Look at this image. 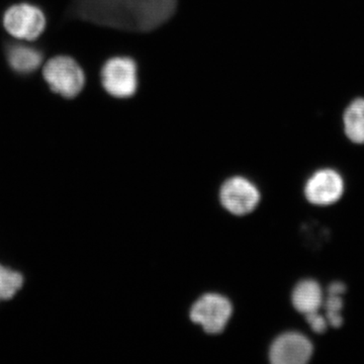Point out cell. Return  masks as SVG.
Masks as SVG:
<instances>
[{"mask_svg": "<svg viewBox=\"0 0 364 364\" xmlns=\"http://www.w3.org/2000/svg\"><path fill=\"white\" fill-rule=\"evenodd\" d=\"M41 73L48 90L65 100L80 97L87 85L85 66L72 55L57 54L45 60Z\"/></svg>", "mask_w": 364, "mask_h": 364, "instance_id": "cell-1", "label": "cell"}, {"mask_svg": "<svg viewBox=\"0 0 364 364\" xmlns=\"http://www.w3.org/2000/svg\"><path fill=\"white\" fill-rule=\"evenodd\" d=\"M4 32L14 41L35 43L48 28L44 9L30 1H18L6 7L1 16Z\"/></svg>", "mask_w": 364, "mask_h": 364, "instance_id": "cell-2", "label": "cell"}, {"mask_svg": "<svg viewBox=\"0 0 364 364\" xmlns=\"http://www.w3.org/2000/svg\"><path fill=\"white\" fill-rule=\"evenodd\" d=\"M100 87L109 97L128 100L139 87V67L136 60L127 55L109 57L98 71Z\"/></svg>", "mask_w": 364, "mask_h": 364, "instance_id": "cell-3", "label": "cell"}, {"mask_svg": "<svg viewBox=\"0 0 364 364\" xmlns=\"http://www.w3.org/2000/svg\"><path fill=\"white\" fill-rule=\"evenodd\" d=\"M233 314L231 301L219 294H205L191 306L189 317L208 334L224 331Z\"/></svg>", "mask_w": 364, "mask_h": 364, "instance_id": "cell-4", "label": "cell"}, {"mask_svg": "<svg viewBox=\"0 0 364 364\" xmlns=\"http://www.w3.org/2000/svg\"><path fill=\"white\" fill-rule=\"evenodd\" d=\"M220 200L228 212L244 215L257 207L260 202V193L255 184L245 177L234 176L223 184Z\"/></svg>", "mask_w": 364, "mask_h": 364, "instance_id": "cell-5", "label": "cell"}, {"mask_svg": "<svg viewBox=\"0 0 364 364\" xmlns=\"http://www.w3.org/2000/svg\"><path fill=\"white\" fill-rule=\"evenodd\" d=\"M313 350V344L305 335L287 332L273 341L269 358L274 364H304L312 358Z\"/></svg>", "mask_w": 364, "mask_h": 364, "instance_id": "cell-6", "label": "cell"}, {"mask_svg": "<svg viewBox=\"0 0 364 364\" xmlns=\"http://www.w3.org/2000/svg\"><path fill=\"white\" fill-rule=\"evenodd\" d=\"M343 191V179L333 169H321L315 172L305 186L306 200L316 205H329L338 202Z\"/></svg>", "mask_w": 364, "mask_h": 364, "instance_id": "cell-7", "label": "cell"}, {"mask_svg": "<svg viewBox=\"0 0 364 364\" xmlns=\"http://www.w3.org/2000/svg\"><path fill=\"white\" fill-rule=\"evenodd\" d=\"M7 66L14 73L28 76L41 70L45 62V55L40 48L33 43H11L6 49Z\"/></svg>", "mask_w": 364, "mask_h": 364, "instance_id": "cell-8", "label": "cell"}, {"mask_svg": "<svg viewBox=\"0 0 364 364\" xmlns=\"http://www.w3.org/2000/svg\"><path fill=\"white\" fill-rule=\"evenodd\" d=\"M291 301L294 309L305 316L318 312L324 303L320 284L312 279L301 280L294 289Z\"/></svg>", "mask_w": 364, "mask_h": 364, "instance_id": "cell-9", "label": "cell"}, {"mask_svg": "<svg viewBox=\"0 0 364 364\" xmlns=\"http://www.w3.org/2000/svg\"><path fill=\"white\" fill-rule=\"evenodd\" d=\"M345 135L355 144H364V97L352 100L345 107L343 116Z\"/></svg>", "mask_w": 364, "mask_h": 364, "instance_id": "cell-10", "label": "cell"}, {"mask_svg": "<svg viewBox=\"0 0 364 364\" xmlns=\"http://www.w3.org/2000/svg\"><path fill=\"white\" fill-rule=\"evenodd\" d=\"M346 291V287L342 282H333L328 287V296L323 303L326 314L325 318L328 324L334 328L341 327L343 324V318L341 312L343 309V299L342 294Z\"/></svg>", "mask_w": 364, "mask_h": 364, "instance_id": "cell-11", "label": "cell"}, {"mask_svg": "<svg viewBox=\"0 0 364 364\" xmlns=\"http://www.w3.org/2000/svg\"><path fill=\"white\" fill-rule=\"evenodd\" d=\"M23 282L21 273L0 264V301L13 299L23 287Z\"/></svg>", "mask_w": 364, "mask_h": 364, "instance_id": "cell-12", "label": "cell"}, {"mask_svg": "<svg viewBox=\"0 0 364 364\" xmlns=\"http://www.w3.org/2000/svg\"><path fill=\"white\" fill-rule=\"evenodd\" d=\"M306 320L310 327L312 328L314 332L318 334L325 333L328 328V322L325 316L320 315L318 312L309 314L306 315Z\"/></svg>", "mask_w": 364, "mask_h": 364, "instance_id": "cell-13", "label": "cell"}]
</instances>
